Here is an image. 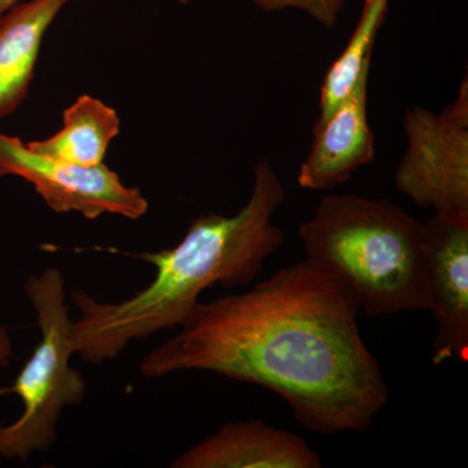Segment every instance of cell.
<instances>
[{
  "instance_id": "1",
  "label": "cell",
  "mask_w": 468,
  "mask_h": 468,
  "mask_svg": "<svg viewBox=\"0 0 468 468\" xmlns=\"http://www.w3.org/2000/svg\"><path fill=\"white\" fill-rule=\"evenodd\" d=\"M359 311L335 277L304 260L250 291L198 302L140 372H214L279 394L310 432H365L390 390L360 335Z\"/></svg>"
},
{
  "instance_id": "2",
  "label": "cell",
  "mask_w": 468,
  "mask_h": 468,
  "mask_svg": "<svg viewBox=\"0 0 468 468\" xmlns=\"http://www.w3.org/2000/svg\"><path fill=\"white\" fill-rule=\"evenodd\" d=\"M285 197L270 160L261 159L252 171L250 197L236 215L209 212L194 218L174 248L131 254L155 268L149 285L119 302L73 291L70 300L79 310L70 326L75 354L92 365L115 359L133 341L183 324L212 286L251 284L285 241L272 221Z\"/></svg>"
},
{
  "instance_id": "3",
  "label": "cell",
  "mask_w": 468,
  "mask_h": 468,
  "mask_svg": "<svg viewBox=\"0 0 468 468\" xmlns=\"http://www.w3.org/2000/svg\"><path fill=\"white\" fill-rule=\"evenodd\" d=\"M423 223L385 199L329 194L298 234L306 260L331 273L366 315L424 310Z\"/></svg>"
},
{
  "instance_id": "4",
  "label": "cell",
  "mask_w": 468,
  "mask_h": 468,
  "mask_svg": "<svg viewBox=\"0 0 468 468\" xmlns=\"http://www.w3.org/2000/svg\"><path fill=\"white\" fill-rule=\"evenodd\" d=\"M26 292L41 337L15 383L0 388V396L16 394L23 402V412L14 423L0 424V458L23 462L33 452L50 451L61 412L84 401L88 393L84 375L70 366L75 350L63 273L48 267L27 277Z\"/></svg>"
},
{
  "instance_id": "5",
  "label": "cell",
  "mask_w": 468,
  "mask_h": 468,
  "mask_svg": "<svg viewBox=\"0 0 468 468\" xmlns=\"http://www.w3.org/2000/svg\"><path fill=\"white\" fill-rule=\"evenodd\" d=\"M406 150L397 165V190L418 207L468 211V79L440 113L414 106L403 116Z\"/></svg>"
},
{
  "instance_id": "6",
  "label": "cell",
  "mask_w": 468,
  "mask_h": 468,
  "mask_svg": "<svg viewBox=\"0 0 468 468\" xmlns=\"http://www.w3.org/2000/svg\"><path fill=\"white\" fill-rule=\"evenodd\" d=\"M5 176L32 184L57 214L76 212L90 220L111 214L138 220L149 212L141 190L126 186L104 163L80 165L48 158L34 153L16 135L0 132V177Z\"/></svg>"
},
{
  "instance_id": "7",
  "label": "cell",
  "mask_w": 468,
  "mask_h": 468,
  "mask_svg": "<svg viewBox=\"0 0 468 468\" xmlns=\"http://www.w3.org/2000/svg\"><path fill=\"white\" fill-rule=\"evenodd\" d=\"M424 310L437 323L432 362L468 359V211L439 212L423 223Z\"/></svg>"
},
{
  "instance_id": "8",
  "label": "cell",
  "mask_w": 468,
  "mask_h": 468,
  "mask_svg": "<svg viewBox=\"0 0 468 468\" xmlns=\"http://www.w3.org/2000/svg\"><path fill=\"white\" fill-rule=\"evenodd\" d=\"M369 66L334 112L314 125V143L297 183L307 190H331L372 163L375 140L368 122Z\"/></svg>"
},
{
  "instance_id": "9",
  "label": "cell",
  "mask_w": 468,
  "mask_h": 468,
  "mask_svg": "<svg viewBox=\"0 0 468 468\" xmlns=\"http://www.w3.org/2000/svg\"><path fill=\"white\" fill-rule=\"evenodd\" d=\"M172 468H320L306 440L261 420L234 421L171 462Z\"/></svg>"
},
{
  "instance_id": "10",
  "label": "cell",
  "mask_w": 468,
  "mask_h": 468,
  "mask_svg": "<svg viewBox=\"0 0 468 468\" xmlns=\"http://www.w3.org/2000/svg\"><path fill=\"white\" fill-rule=\"evenodd\" d=\"M70 2L27 0L0 15V120L26 101L45 34Z\"/></svg>"
},
{
  "instance_id": "11",
  "label": "cell",
  "mask_w": 468,
  "mask_h": 468,
  "mask_svg": "<svg viewBox=\"0 0 468 468\" xmlns=\"http://www.w3.org/2000/svg\"><path fill=\"white\" fill-rule=\"evenodd\" d=\"M120 133V117L112 107L81 95L63 113L60 131L45 140L30 141L34 153L80 165L103 163L110 144Z\"/></svg>"
},
{
  "instance_id": "12",
  "label": "cell",
  "mask_w": 468,
  "mask_h": 468,
  "mask_svg": "<svg viewBox=\"0 0 468 468\" xmlns=\"http://www.w3.org/2000/svg\"><path fill=\"white\" fill-rule=\"evenodd\" d=\"M389 0H365L362 16L343 54L325 73L320 89L319 116L326 119L353 90L365 67L371 64L372 48L387 16Z\"/></svg>"
},
{
  "instance_id": "13",
  "label": "cell",
  "mask_w": 468,
  "mask_h": 468,
  "mask_svg": "<svg viewBox=\"0 0 468 468\" xmlns=\"http://www.w3.org/2000/svg\"><path fill=\"white\" fill-rule=\"evenodd\" d=\"M266 14L298 9L324 29H334L344 14L345 0H252Z\"/></svg>"
},
{
  "instance_id": "14",
  "label": "cell",
  "mask_w": 468,
  "mask_h": 468,
  "mask_svg": "<svg viewBox=\"0 0 468 468\" xmlns=\"http://www.w3.org/2000/svg\"><path fill=\"white\" fill-rule=\"evenodd\" d=\"M12 356H14V350H12V340L8 328L0 325V368L8 367Z\"/></svg>"
},
{
  "instance_id": "15",
  "label": "cell",
  "mask_w": 468,
  "mask_h": 468,
  "mask_svg": "<svg viewBox=\"0 0 468 468\" xmlns=\"http://www.w3.org/2000/svg\"><path fill=\"white\" fill-rule=\"evenodd\" d=\"M24 2V0H0V15L7 12L8 9L14 8L18 3Z\"/></svg>"
},
{
  "instance_id": "16",
  "label": "cell",
  "mask_w": 468,
  "mask_h": 468,
  "mask_svg": "<svg viewBox=\"0 0 468 468\" xmlns=\"http://www.w3.org/2000/svg\"><path fill=\"white\" fill-rule=\"evenodd\" d=\"M178 2L183 3V5H186L189 0H178Z\"/></svg>"
}]
</instances>
